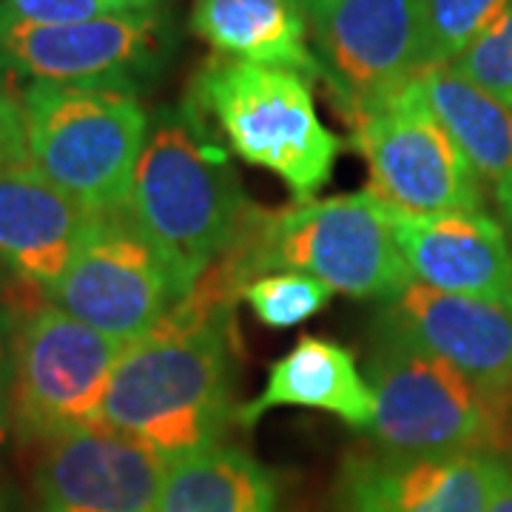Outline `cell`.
Instances as JSON below:
<instances>
[{
    "mask_svg": "<svg viewBox=\"0 0 512 512\" xmlns=\"http://www.w3.org/2000/svg\"><path fill=\"white\" fill-rule=\"evenodd\" d=\"M510 453H353L336 481L339 512H487Z\"/></svg>",
    "mask_w": 512,
    "mask_h": 512,
    "instance_id": "12",
    "label": "cell"
},
{
    "mask_svg": "<svg viewBox=\"0 0 512 512\" xmlns=\"http://www.w3.org/2000/svg\"><path fill=\"white\" fill-rule=\"evenodd\" d=\"M29 163L89 214L123 208L148 134L137 92L89 83H29Z\"/></svg>",
    "mask_w": 512,
    "mask_h": 512,
    "instance_id": "6",
    "label": "cell"
},
{
    "mask_svg": "<svg viewBox=\"0 0 512 512\" xmlns=\"http://www.w3.org/2000/svg\"><path fill=\"white\" fill-rule=\"evenodd\" d=\"M234 299L197 279L111 370L100 421L165 464L217 447L237 419Z\"/></svg>",
    "mask_w": 512,
    "mask_h": 512,
    "instance_id": "1",
    "label": "cell"
},
{
    "mask_svg": "<svg viewBox=\"0 0 512 512\" xmlns=\"http://www.w3.org/2000/svg\"><path fill=\"white\" fill-rule=\"evenodd\" d=\"M376 396L370 436L396 456L510 453L512 399L484 390L439 356L376 322L367 356Z\"/></svg>",
    "mask_w": 512,
    "mask_h": 512,
    "instance_id": "4",
    "label": "cell"
},
{
    "mask_svg": "<svg viewBox=\"0 0 512 512\" xmlns=\"http://www.w3.org/2000/svg\"><path fill=\"white\" fill-rule=\"evenodd\" d=\"M379 322L439 356L501 399H512V311L407 279L382 302Z\"/></svg>",
    "mask_w": 512,
    "mask_h": 512,
    "instance_id": "14",
    "label": "cell"
},
{
    "mask_svg": "<svg viewBox=\"0 0 512 512\" xmlns=\"http://www.w3.org/2000/svg\"><path fill=\"white\" fill-rule=\"evenodd\" d=\"M276 407L325 410L365 433L376 419V396L359 373L356 356L322 336H302L293 350L276 359L259 396L237 410V421L251 427Z\"/></svg>",
    "mask_w": 512,
    "mask_h": 512,
    "instance_id": "17",
    "label": "cell"
},
{
    "mask_svg": "<svg viewBox=\"0 0 512 512\" xmlns=\"http://www.w3.org/2000/svg\"><path fill=\"white\" fill-rule=\"evenodd\" d=\"M23 163H29L23 103L0 80V171Z\"/></svg>",
    "mask_w": 512,
    "mask_h": 512,
    "instance_id": "25",
    "label": "cell"
},
{
    "mask_svg": "<svg viewBox=\"0 0 512 512\" xmlns=\"http://www.w3.org/2000/svg\"><path fill=\"white\" fill-rule=\"evenodd\" d=\"M9 416H12V350L6 348L0 330V441L9 430Z\"/></svg>",
    "mask_w": 512,
    "mask_h": 512,
    "instance_id": "26",
    "label": "cell"
},
{
    "mask_svg": "<svg viewBox=\"0 0 512 512\" xmlns=\"http://www.w3.org/2000/svg\"><path fill=\"white\" fill-rule=\"evenodd\" d=\"M165 251L202 274L237 239L251 211L228 151L188 103L148 123L123 205Z\"/></svg>",
    "mask_w": 512,
    "mask_h": 512,
    "instance_id": "3",
    "label": "cell"
},
{
    "mask_svg": "<svg viewBox=\"0 0 512 512\" xmlns=\"http://www.w3.org/2000/svg\"><path fill=\"white\" fill-rule=\"evenodd\" d=\"M487 512H512V453L507 458V470H504V476H501L493 498H490Z\"/></svg>",
    "mask_w": 512,
    "mask_h": 512,
    "instance_id": "27",
    "label": "cell"
},
{
    "mask_svg": "<svg viewBox=\"0 0 512 512\" xmlns=\"http://www.w3.org/2000/svg\"><path fill=\"white\" fill-rule=\"evenodd\" d=\"M168 52L163 12L23 23L0 15V66L32 83H89L137 92Z\"/></svg>",
    "mask_w": 512,
    "mask_h": 512,
    "instance_id": "11",
    "label": "cell"
},
{
    "mask_svg": "<svg viewBox=\"0 0 512 512\" xmlns=\"http://www.w3.org/2000/svg\"><path fill=\"white\" fill-rule=\"evenodd\" d=\"M296 6L302 9V15H305V20H308L313 12H316V9L322 6V0H296Z\"/></svg>",
    "mask_w": 512,
    "mask_h": 512,
    "instance_id": "29",
    "label": "cell"
},
{
    "mask_svg": "<svg viewBox=\"0 0 512 512\" xmlns=\"http://www.w3.org/2000/svg\"><path fill=\"white\" fill-rule=\"evenodd\" d=\"M427 69L450 66L484 35L510 0H421Z\"/></svg>",
    "mask_w": 512,
    "mask_h": 512,
    "instance_id": "21",
    "label": "cell"
},
{
    "mask_svg": "<svg viewBox=\"0 0 512 512\" xmlns=\"http://www.w3.org/2000/svg\"><path fill=\"white\" fill-rule=\"evenodd\" d=\"M308 20L322 80L350 123L427 69L421 0H322Z\"/></svg>",
    "mask_w": 512,
    "mask_h": 512,
    "instance_id": "10",
    "label": "cell"
},
{
    "mask_svg": "<svg viewBox=\"0 0 512 512\" xmlns=\"http://www.w3.org/2000/svg\"><path fill=\"white\" fill-rule=\"evenodd\" d=\"M163 458L103 424L49 441L37 464L43 512H157Z\"/></svg>",
    "mask_w": 512,
    "mask_h": 512,
    "instance_id": "13",
    "label": "cell"
},
{
    "mask_svg": "<svg viewBox=\"0 0 512 512\" xmlns=\"http://www.w3.org/2000/svg\"><path fill=\"white\" fill-rule=\"evenodd\" d=\"M325 282L296 271H279L251 279L242 291V299L251 305L256 319L268 328H293L311 319L330 302Z\"/></svg>",
    "mask_w": 512,
    "mask_h": 512,
    "instance_id": "22",
    "label": "cell"
},
{
    "mask_svg": "<svg viewBox=\"0 0 512 512\" xmlns=\"http://www.w3.org/2000/svg\"><path fill=\"white\" fill-rule=\"evenodd\" d=\"M390 228L416 282L512 311L510 242L487 208L433 217L390 211Z\"/></svg>",
    "mask_w": 512,
    "mask_h": 512,
    "instance_id": "15",
    "label": "cell"
},
{
    "mask_svg": "<svg viewBox=\"0 0 512 512\" xmlns=\"http://www.w3.org/2000/svg\"><path fill=\"white\" fill-rule=\"evenodd\" d=\"M242 296L265 271H296L350 299L387 302L413 279L393 239L390 211L370 191L296 202L282 211L251 205L228 251L211 262Z\"/></svg>",
    "mask_w": 512,
    "mask_h": 512,
    "instance_id": "2",
    "label": "cell"
},
{
    "mask_svg": "<svg viewBox=\"0 0 512 512\" xmlns=\"http://www.w3.org/2000/svg\"><path fill=\"white\" fill-rule=\"evenodd\" d=\"M197 279L191 265L117 208L94 214L66 274L46 293L77 322L128 345L180 305Z\"/></svg>",
    "mask_w": 512,
    "mask_h": 512,
    "instance_id": "7",
    "label": "cell"
},
{
    "mask_svg": "<svg viewBox=\"0 0 512 512\" xmlns=\"http://www.w3.org/2000/svg\"><path fill=\"white\" fill-rule=\"evenodd\" d=\"M123 342L60 308L23 319L12 342V416L26 439L55 441L94 427Z\"/></svg>",
    "mask_w": 512,
    "mask_h": 512,
    "instance_id": "9",
    "label": "cell"
},
{
    "mask_svg": "<svg viewBox=\"0 0 512 512\" xmlns=\"http://www.w3.org/2000/svg\"><path fill=\"white\" fill-rule=\"evenodd\" d=\"M92 217L32 163L0 171V262L40 288L66 274Z\"/></svg>",
    "mask_w": 512,
    "mask_h": 512,
    "instance_id": "16",
    "label": "cell"
},
{
    "mask_svg": "<svg viewBox=\"0 0 512 512\" xmlns=\"http://www.w3.org/2000/svg\"><path fill=\"white\" fill-rule=\"evenodd\" d=\"M185 103L220 128L239 160L276 174L296 202L313 200L330 183L342 140L322 123L308 77L214 57Z\"/></svg>",
    "mask_w": 512,
    "mask_h": 512,
    "instance_id": "5",
    "label": "cell"
},
{
    "mask_svg": "<svg viewBox=\"0 0 512 512\" xmlns=\"http://www.w3.org/2000/svg\"><path fill=\"white\" fill-rule=\"evenodd\" d=\"M191 32L220 57L322 77L296 0H194Z\"/></svg>",
    "mask_w": 512,
    "mask_h": 512,
    "instance_id": "18",
    "label": "cell"
},
{
    "mask_svg": "<svg viewBox=\"0 0 512 512\" xmlns=\"http://www.w3.org/2000/svg\"><path fill=\"white\" fill-rule=\"evenodd\" d=\"M495 202H498V214H501V225H504V234H507V242H510L512 251V180H507L504 185L493 188Z\"/></svg>",
    "mask_w": 512,
    "mask_h": 512,
    "instance_id": "28",
    "label": "cell"
},
{
    "mask_svg": "<svg viewBox=\"0 0 512 512\" xmlns=\"http://www.w3.org/2000/svg\"><path fill=\"white\" fill-rule=\"evenodd\" d=\"M427 106L476 168L481 183L498 188L512 180V109L453 66L419 74Z\"/></svg>",
    "mask_w": 512,
    "mask_h": 512,
    "instance_id": "19",
    "label": "cell"
},
{
    "mask_svg": "<svg viewBox=\"0 0 512 512\" xmlns=\"http://www.w3.org/2000/svg\"><path fill=\"white\" fill-rule=\"evenodd\" d=\"M450 66L512 109V0L501 18Z\"/></svg>",
    "mask_w": 512,
    "mask_h": 512,
    "instance_id": "23",
    "label": "cell"
},
{
    "mask_svg": "<svg viewBox=\"0 0 512 512\" xmlns=\"http://www.w3.org/2000/svg\"><path fill=\"white\" fill-rule=\"evenodd\" d=\"M350 126L370 171L367 191L390 211L433 217L487 208L481 177L427 106L419 77Z\"/></svg>",
    "mask_w": 512,
    "mask_h": 512,
    "instance_id": "8",
    "label": "cell"
},
{
    "mask_svg": "<svg viewBox=\"0 0 512 512\" xmlns=\"http://www.w3.org/2000/svg\"><path fill=\"white\" fill-rule=\"evenodd\" d=\"M157 512H276L274 476L237 447H211L165 467Z\"/></svg>",
    "mask_w": 512,
    "mask_h": 512,
    "instance_id": "20",
    "label": "cell"
},
{
    "mask_svg": "<svg viewBox=\"0 0 512 512\" xmlns=\"http://www.w3.org/2000/svg\"><path fill=\"white\" fill-rule=\"evenodd\" d=\"M165 0H0V15L23 23H83L163 12Z\"/></svg>",
    "mask_w": 512,
    "mask_h": 512,
    "instance_id": "24",
    "label": "cell"
}]
</instances>
